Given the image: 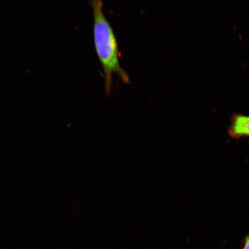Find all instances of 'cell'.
I'll return each mask as SVG.
<instances>
[{
  "label": "cell",
  "instance_id": "7a4b0ae2",
  "mask_svg": "<svg viewBox=\"0 0 249 249\" xmlns=\"http://www.w3.org/2000/svg\"><path fill=\"white\" fill-rule=\"evenodd\" d=\"M229 134L233 139L249 136V116L234 115L232 118Z\"/></svg>",
  "mask_w": 249,
  "mask_h": 249
},
{
  "label": "cell",
  "instance_id": "3957f363",
  "mask_svg": "<svg viewBox=\"0 0 249 249\" xmlns=\"http://www.w3.org/2000/svg\"><path fill=\"white\" fill-rule=\"evenodd\" d=\"M243 249H249V236L246 239L245 246Z\"/></svg>",
  "mask_w": 249,
  "mask_h": 249
},
{
  "label": "cell",
  "instance_id": "6da1fadb",
  "mask_svg": "<svg viewBox=\"0 0 249 249\" xmlns=\"http://www.w3.org/2000/svg\"><path fill=\"white\" fill-rule=\"evenodd\" d=\"M93 16V42L96 54L105 76V91L110 94L113 86V74L116 73L123 82L130 83V77L121 67L116 34L104 12L101 0H89Z\"/></svg>",
  "mask_w": 249,
  "mask_h": 249
}]
</instances>
